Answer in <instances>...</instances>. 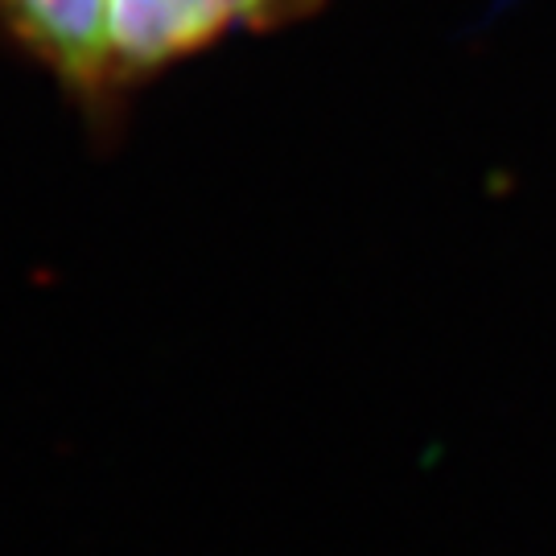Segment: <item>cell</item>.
I'll return each instance as SVG.
<instances>
[{
	"instance_id": "1",
	"label": "cell",
	"mask_w": 556,
	"mask_h": 556,
	"mask_svg": "<svg viewBox=\"0 0 556 556\" xmlns=\"http://www.w3.org/2000/svg\"><path fill=\"white\" fill-rule=\"evenodd\" d=\"M309 4L314 0H108L116 83L153 75L231 29H260L298 17Z\"/></svg>"
},
{
	"instance_id": "2",
	"label": "cell",
	"mask_w": 556,
	"mask_h": 556,
	"mask_svg": "<svg viewBox=\"0 0 556 556\" xmlns=\"http://www.w3.org/2000/svg\"><path fill=\"white\" fill-rule=\"evenodd\" d=\"M13 38L83 96L116 83L108 0H0Z\"/></svg>"
}]
</instances>
